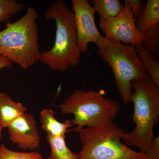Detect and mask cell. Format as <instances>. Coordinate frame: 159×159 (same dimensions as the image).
Masks as SVG:
<instances>
[{"label":"cell","mask_w":159,"mask_h":159,"mask_svg":"<svg viewBox=\"0 0 159 159\" xmlns=\"http://www.w3.org/2000/svg\"><path fill=\"white\" fill-rule=\"evenodd\" d=\"M65 138L47 135V141L51 148V153L48 159L78 158V154L74 153L67 146Z\"/></svg>","instance_id":"4fadbf2b"},{"label":"cell","mask_w":159,"mask_h":159,"mask_svg":"<svg viewBox=\"0 0 159 159\" xmlns=\"http://www.w3.org/2000/svg\"><path fill=\"white\" fill-rule=\"evenodd\" d=\"M9 138L12 143L23 150H35L39 148L40 138L35 118L25 113L9 124Z\"/></svg>","instance_id":"9c48e42d"},{"label":"cell","mask_w":159,"mask_h":159,"mask_svg":"<svg viewBox=\"0 0 159 159\" xmlns=\"http://www.w3.org/2000/svg\"><path fill=\"white\" fill-rule=\"evenodd\" d=\"M142 159H158L156 158L147 155V157L144 158Z\"/></svg>","instance_id":"7402d4cb"},{"label":"cell","mask_w":159,"mask_h":159,"mask_svg":"<svg viewBox=\"0 0 159 159\" xmlns=\"http://www.w3.org/2000/svg\"><path fill=\"white\" fill-rule=\"evenodd\" d=\"M76 132L82 145L77 159H142L147 157L121 142L124 130L113 121Z\"/></svg>","instance_id":"277c9868"},{"label":"cell","mask_w":159,"mask_h":159,"mask_svg":"<svg viewBox=\"0 0 159 159\" xmlns=\"http://www.w3.org/2000/svg\"><path fill=\"white\" fill-rule=\"evenodd\" d=\"M37 10L29 7L22 17L0 31V55L26 70L39 61Z\"/></svg>","instance_id":"3957f363"},{"label":"cell","mask_w":159,"mask_h":159,"mask_svg":"<svg viewBox=\"0 0 159 159\" xmlns=\"http://www.w3.org/2000/svg\"><path fill=\"white\" fill-rule=\"evenodd\" d=\"M97 54L113 73L115 83L125 104L129 102L134 80L148 75L135 50V46L104 38L98 47Z\"/></svg>","instance_id":"8992f818"},{"label":"cell","mask_w":159,"mask_h":159,"mask_svg":"<svg viewBox=\"0 0 159 159\" xmlns=\"http://www.w3.org/2000/svg\"><path fill=\"white\" fill-rule=\"evenodd\" d=\"M99 28L106 39H111L136 47L142 44L144 34L137 29L135 19L127 0L122 11L116 17L108 20L100 17Z\"/></svg>","instance_id":"52a82bcc"},{"label":"cell","mask_w":159,"mask_h":159,"mask_svg":"<svg viewBox=\"0 0 159 159\" xmlns=\"http://www.w3.org/2000/svg\"><path fill=\"white\" fill-rule=\"evenodd\" d=\"M3 129L2 122H1V119H0V141H1V139H2V131Z\"/></svg>","instance_id":"44dd1931"},{"label":"cell","mask_w":159,"mask_h":159,"mask_svg":"<svg viewBox=\"0 0 159 159\" xmlns=\"http://www.w3.org/2000/svg\"><path fill=\"white\" fill-rule=\"evenodd\" d=\"M93 4L95 12H98L103 20L116 17L123 7L119 0H94Z\"/></svg>","instance_id":"9a60e30c"},{"label":"cell","mask_w":159,"mask_h":159,"mask_svg":"<svg viewBox=\"0 0 159 159\" xmlns=\"http://www.w3.org/2000/svg\"><path fill=\"white\" fill-rule=\"evenodd\" d=\"M23 8V5L16 0H0V22L8 21Z\"/></svg>","instance_id":"2e32d148"},{"label":"cell","mask_w":159,"mask_h":159,"mask_svg":"<svg viewBox=\"0 0 159 159\" xmlns=\"http://www.w3.org/2000/svg\"><path fill=\"white\" fill-rule=\"evenodd\" d=\"M127 1L135 19L140 17L145 8L143 1L142 0H127Z\"/></svg>","instance_id":"d6986e66"},{"label":"cell","mask_w":159,"mask_h":159,"mask_svg":"<svg viewBox=\"0 0 159 159\" xmlns=\"http://www.w3.org/2000/svg\"><path fill=\"white\" fill-rule=\"evenodd\" d=\"M135 24L137 29L143 34L159 25V0H148L143 13L136 19Z\"/></svg>","instance_id":"7c38bea8"},{"label":"cell","mask_w":159,"mask_h":159,"mask_svg":"<svg viewBox=\"0 0 159 159\" xmlns=\"http://www.w3.org/2000/svg\"><path fill=\"white\" fill-rule=\"evenodd\" d=\"M46 20L56 23L55 42L53 48L40 53L39 61L51 70L64 72L76 67L80 62L81 53L78 45L73 11L63 0H57L45 12Z\"/></svg>","instance_id":"7a4b0ae2"},{"label":"cell","mask_w":159,"mask_h":159,"mask_svg":"<svg viewBox=\"0 0 159 159\" xmlns=\"http://www.w3.org/2000/svg\"><path fill=\"white\" fill-rule=\"evenodd\" d=\"M12 63L8 58L0 55V71L2 69L12 67Z\"/></svg>","instance_id":"ffe728a7"},{"label":"cell","mask_w":159,"mask_h":159,"mask_svg":"<svg viewBox=\"0 0 159 159\" xmlns=\"http://www.w3.org/2000/svg\"><path fill=\"white\" fill-rule=\"evenodd\" d=\"M27 107L14 101L4 92L0 93V119L3 128H7L15 119L26 113Z\"/></svg>","instance_id":"30bf717a"},{"label":"cell","mask_w":159,"mask_h":159,"mask_svg":"<svg viewBox=\"0 0 159 159\" xmlns=\"http://www.w3.org/2000/svg\"><path fill=\"white\" fill-rule=\"evenodd\" d=\"M38 152H19L10 150L2 144L0 146V159H43Z\"/></svg>","instance_id":"e0dca14e"},{"label":"cell","mask_w":159,"mask_h":159,"mask_svg":"<svg viewBox=\"0 0 159 159\" xmlns=\"http://www.w3.org/2000/svg\"><path fill=\"white\" fill-rule=\"evenodd\" d=\"M138 56L148 75L159 86V62L151 52L143 45L135 47Z\"/></svg>","instance_id":"5bb4252c"},{"label":"cell","mask_w":159,"mask_h":159,"mask_svg":"<svg viewBox=\"0 0 159 159\" xmlns=\"http://www.w3.org/2000/svg\"><path fill=\"white\" fill-rule=\"evenodd\" d=\"M134 90L129 99L133 103L132 120L135 127L130 132H124L122 140L126 145L139 148L148 155L155 141L154 126L159 122V86L149 75L133 80Z\"/></svg>","instance_id":"6da1fadb"},{"label":"cell","mask_w":159,"mask_h":159,"mask_svg":"<svg viewBox=\"0 0 159 159\" xmlns=\"http://www.w3.org/2000/svg\"><path fill=\"white\" fill-rule=\"evenodd\" d=\"M58 107L63 114H73L72 120L77 127H93L113 121L119 114L120 104L116 100L103 97L102 92L93 90H75Z\"/></svg>","instance_id":"5b68a950"},{"label":"cell","mask_w":159,"mask_h":159,"mask_svg":"<svg viewBox=\"0 0 159 159\" xmlns=\"http://www.w3.org/2000/svg\"><path fill=\"white\" fill-rule=\"evenodd\" d=\"M142 45L154 54H157L159 48V25L149 29L144 33Z\"/></svg>","instance_id":"ac0fdd59"},{"label":"cell","mask_w":159,"mask_h":159,"mask_svg":"<svg viewBox=\"0 0 159 159\" xmlns=\"http://www.w3.org/2000/svg\"><path fill=\"white\" fill-rule=\"evenodd\" d=\"M39 117L42 128L48 135L66 137V134L69 132L68 129L74 125L70 120L64 122L57 121L55 112L51 109H44L41 111Z\"/></svg>","instance_id":"8fae6325"},{"label":"cell","mask_w":159,"mask_h":159,"mask_svg":"<svg viewBox=\"0 0 159 159\" xmlns=\"http://www.w3.org/2000/svg\"><path fill=\"white\" fill-rule=\"evenodd\" d=\"M72 11L80 53L88 51L89 43L99 47L105 37L99 33L95 23L93 7L88 0H72Z\"/></svg>","instance_id":"ba28073f"}]
</instances>
